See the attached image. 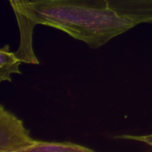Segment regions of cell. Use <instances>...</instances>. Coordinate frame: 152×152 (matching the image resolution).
Instances as JSON below:
<instances>
[{"mask_svg": "<svg viewBox=\"0 0 152 152\" xmlns=\"http://www.w3.org/2000/svg\"><path fill=\"white\" fill-rule=\"evenodd\" d=\"M115 138L118 139H126V140H132L140 141V142H145L148 144L150 146L152 147V134L145 135V136H135V135L130 134H123L120 136L115 137Z\"/></svg>", "mask_w": 152, "mask_h": 152, "instance_id": "cell-7", "label": "cell"}, {"mask_svg": "<svg viewBox=\"0 0 152 152\" xmlns=\"http://www.w3.org/2000/svg\"><path fill=\"white\" fill-rule=\"evenodd\" d=\"M15 13L20 34V42L16 56L24 63L39 64L33 48V31L36 24L32 19L31 0H9Z\"/></svg>", "mask_w": 152, "mask_h": 152, "instance_id": "cell-3", "label": "cell"}, {"mask_svg": "<svg viewBox=\"0 0 152 152\" xmlns=\"http://www.w3.org/2000/svg\"><path fill=\"white\" fill-rule=\"evenodd\" d=\"M94 150L70 142H56L35 140L24 152H93Z\"/></svg>", "mask_w": 152, "mask_h": 152, "instance_id": "cell-5", "label": "cell"}, {"mask_svg": "<svg viewBox=\"0 0 152 152\" xmlns=\"http://www.w3.org/2000/svg\"><path fill=\"white\" fill-rule=\"evenodd\" d=\"M36 140L25 129L23 122L6 110L2 105L0 107V152H24Z\"/></svg>", "mask_w": 152, "mask_h": 152, "instance_id": "cell-2", "label": "cell"}, {"mask_svg": "<svg viewBox=\"0 0 152 152\" xmlns=\"http://www.w3.org/2000/svg\"><path fill=\"white\" fill-rule=\"evenodd\" d=\"M46 1H70V0H46Z\"/></svg>", "mask_w": 152, "mask_h": 152, "instance_id": "cell-8", "label": "cell"}, {"mask_svg": "<svg viewBox=\"0 0 152 152\" xmlns=\"http://www.w3.org/2000/svg\"><path fill=\"white\" fill-rule=\"evenodd\" d=\"M31 4L36 25L60 30L92 48L136 25L111 10L105 0H31Z\"/></svg>", "mask_w": 152, "mask_h": 152, "instance_id": "cell-1", "label": "cell"}, {"mask_svg": "<svg viewBox=\"0 0 152 152\" xmlns=\"http://www.w3.org/2000/svg\"><path fill=\"white\" fill-rule=\"evenodd\" d=\"M22 62L15 52L10 51L9 45H5L0 50V81L11 82L12 74H21L19 65Z\"/></svg>", "mask_w": 152, "mask_h": 152, "instance_id": "cell-6", "label": "cell"}, {"mask_svg": "<svg viewBox=\"0 0 152 152\" xmlns=\"http://www.w3.org/2000/svg\"><path fill=\"white\" fill-rule=\"evenodd\" d=\"M118 16L135 25L152 22V0H105Z\"/></svg>", "mask_w": 152, "mask_h": 152, "instance_id": "cell-4", "label": "cell"}]
</instances>
